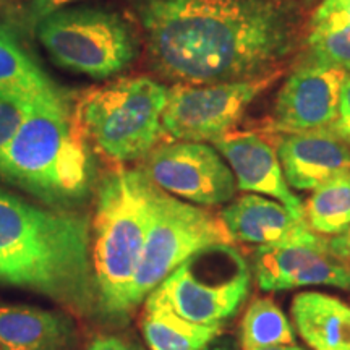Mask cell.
Segmentation results:
<instances>
[{"label": "cell", "mask_w": 350, "mask_h": 350, "mask_svg": "<svg viewBox=\"0 0 350 350\" xmlns=\"http://www.w3.org/2000/svg\"><path fill=\"white\" fill-rule=\"evenodd\" d=\"M234 243L221 216L175 198L157 187L150 230L126 292V314L196 252L213 245Z\"/></svg>", "instance_id": "obj_7"}, {"label": "cell", "mask_w": 350, "mask_h": 350, "mask_svg": "<svg viewBox=\"0 0 350 350\" xmlns=\"http://www.w3.org/2000/svg\"><path fill=\"white\" fill-rule=\"evenodd\" d=\"M292 317L305 342L314 350H347L350 306L319 292H304L294 299Z\"/></svg>", "instance_id": "obj_17"}, {"label": "cell", "mask_w": 350, "mask_h": 350, "mask_svg": "<svg viewBox=\"0 0 350 350\" xmlns=\"http://www.w3.org/2000/svg\"><path fill=\"white\" fill-rule=\"evenodd\" d=\"M34 33L59 67L94 80L119 75L139 51L129 21L104 8H65L44 18Z\"/></svg>", "instance_id": "obj_6"}, {"label": "cell", "mask_w": 350, "mask_h": 350, "mask_svg": "<svg viewBox=\"0 0 350 350\" xmlns=\"http://www.w3.org/2000/svg\"><path fill=\"white\" fill-rule=\"evenodd\" d=\"M222 221L234 242L268 247L310 229L305 219L295 217L279 201L261 195H243L222 209Z\"/></svg>", "instance_id": "obj_15"}, {"label": "cell", "mask_w": 350, "mask_h": 350, "mask_svg": "<svg viewBox=\"0 0 350 350\" xmlns=\"http://www.w3.org/2000/svg\"><path fill=\"white\" fill-rule=\"evenodd\" d=\"M305 221L319 235H340L350 226V170L314 188L305 206Z\"/></svg>", "instance_id": "obj_21"}, {"label": "cell", "mask_w": 350, "mask_h": 350, "mask_svg": "<svg viewBox=\"0 0 350 350\" xmlns=\"http://www.w3.org/2000/svg\"><path fill=\"white\" fill-rule=\"evenodd\" d=\"M347 350H350V332H349V340H347Z\"/></svg>", "instance_id": "obj_31"}, {"label": "cell", "mask_w": 350, "mask_h": 350, "mask_svg": "<svg viewBox=\"0 0 350 350\" xmlns=\"http://www.w3.org/2000/svg\"><path fill=\"white\" fill-rule=\"evenodd\" d=\"M86 350H139L137 345L129 340L119 338V336L100 334L88 344Z\"/></svg>", "instance_id": "obj_26"}, {"label": "cell", "mask_w": 350, "mask_h": 350, "mask_svg": "<svg viewBox=\"0 0 350 350\" xmlns=\"http://www.w3.org/2000/svg\"><path fill=\"white\" fill-rule=\"evenodd\" d=\"M57 90L16 38L0 29V96L33 104Z\"/></svg>", "instance_id": "obj_20"}, {"label": "cell", "mask_w": 350, "mask_h": 350, "mask_svg": "<svg viewBox=\"0 0 350 350\" xmlns=\"http://www.w3.org/2000/svg\"><path fill=\"white\" fill-rule=\"evenodd\" d=\"M275 75L211 85L175 83L167 90L164 135L177 142H217L243 119L248 106L274 81Z\"/></svg>", "instance_id": "obj_9"}, {"label": "cell", "mask_w": 350, "mask_h": 350, "mask_svg": "<svg viewBox=\"0 0 350 350\" xmlns=\"http://www.w3.org/2000/svg\"><path fill=\"white\" fill-rule=\"evenodd\" d=\"M331 126L350 144V75L344 78L342 88H340L338 117Z\"/></svg>", "instance_id": "obj_25"}, {"label": "cell", "mask_w": 350, "mask_h": 350, "mask_svg": "<svg viewBox=\"0 0 350 350\" xmlns=\"http://www.w3.org/2000/svg\"><path fill=\"white\" fill-rule=\"evenodd\" d=\"M256 350H301L295 345H275V347H265V349H256Z\"/></svg>", "instance_id": "obj_28"}, {"label": "cell", "mask_w": 350, "mask_h": 350, "mask_svg": "<svg viewBox=\"0 0 350 350\" xmlns=\"http://www.w3.org/2000/svg\"><path fill=\"white\" fill-rule=\"evenodd\" d=\"M142 331L150 350H206L221 332V325L188 321L167 306L146 299Z\"/></svg>", "instance_id": "obj_18"}, {"label": "cell", "mask_w": 350, "mask_h": 350, "mask_svg": "<svg viewBox=\"0 0 350 350\" xmlns=\"http://www.w3.org/2000/svg\"><path fill=\"white\" fill-rule=\"evenodd\" d=\"M329 243L332 247V250L336 253H339L340 256L347 258L350 260V226L349 229L340 235H334V237L329 239Z\"/></svg>", "instance_id": "obj_27"}, {"label": "cell", "mask_w": 350, "mask_h": 350, "mask_svg": "<svg viewBox=\"0 0 350 350\" xmlns=\"http://www.w3.org/2000/svg\"><path fill=\"white\" fill-rule=\"evenodd\" d=\"M305 2H312V0H305Z\"/></svg>", "instance_id": "obj_32"}, {"label": "cell", "mask_w": 350, "mask_h": 350, "mask_svg": "<svg viewBox=\"0 0 350 350\" xmlns=\"http://www.w3.org/2000/svg\"><path fill=\"white\" fill-rule=\"evenodd\" d=\"M252 273L234 245H213L182 262L146 299L198 325H222L247 299Z\"/></svg>", "instance_id": "obj_8"}, {"label": "cell", "mask_w": 350, "mask_h": 350, "mask_svg": "<svg viewBox=\"0 0 350 350\" xmlns=\"http://www.w3.org/2000/svg\"><path fill=\"white\" fill-rule=\"evenodd\" d=\"M340 3H342L345 13H347L349 18H350V0H340Z\"/></svg>", "instance_id": "obj_29"}, {"label": "cell", "mask_w": 350, "mask_h": 350, "mask_svg": "<svg viewBox=\"0 0 350 350\" xmlns=\"http://www.w3.org/2000/svg\"><path fill=\"white\" fill-rule=\"evenodd\" d=\"M142 170L165 193L200 206L229 203L239 190L229 164L206 143L175 142L157 146L144 157Z\"/></svg>", "instance_id": "obj_10"}, {"label": "cell", "mask_w": 350, "mask_h": 350, "mask_svg": "<svg viewBox=\"0 0 350 350\" xmlns=\"http://www.w3.org/2000/svg\"><path fill=\"white\" fill-rule=\"evenodd\" d=\"M242 350L294 344V331L286 314L273 300L258 299L248 305L240 325Z\"/></svg>", "instance_id": "obj_22"}, {"label": "cell", "mask_w": 350, "mask_h": 350, "mask_svg": "<svg viewBox=\"0 0 350 350\" xmlns=\"http://www.w3.org/2000/svg\"><path fill=\"white\" fill-rule=\"evenodd\" d=\"M345 77L342 70L305 60L288 75L275 98V130L297 133L331 126L338 117Z\"/></svg>", "instance_id": "obj_11"}, {"label": "cell", "mask_w": 350, "mask_h": 350, "mask_svg": "<svg viewBox=\"0 0 350 350\" xmlns=\"http://www.w3.org/2000/svg\"><path fill=\"white\" fill-rule=\"evenodd\" d=\"M206 350H208V349H206ZM213 350H229V349L224 347V345H217V347H216V349H213Z\"/></svg>", "instance_id": "obj_30"}, {"label": "cell", "mask_w": 350, "mask_h": 350, "mask_svg": "<svg viewBox=\"0 0 350 350\" xmlns=\"http://www.w3.org/2000/svg\"><path fill=\"white\" fill-rule=\"evenodd\" d=\"M306 60L336 67L350 75V18L340 0H323L306 34Z\"/></svg>", "instance_id": "obj_19"}, {"label": "cell", "mask_w": 350, "mask_h": 350, "mask_svg": "<svg viewBox=\"0 0 350 350\" xmlns=\"http://www.w3.org/2000/svg\"><path fill=\"white\" fill-rule=\"evenodd\" d=\"M0 284L46 295L81 317L99 312L90 216L0 191Z\"/></svg>", "instance_id": "obj_2"}, {"label": "cell", "mask_w": 350, "mask_h": 350, "mask_svg": "<svg viewBox=\"0 0 350 350\" xmlns=\"http://www.w3.org/2000/svg\"><path fill=\"white\" fill-rule=\"evenodd\" d=\"M157 187L142 169H116L100 178L91 221L98 308L126 318V292L142 258Z\"/></svg>", "instance_id": "obj_4"}, {"label": "cell", "mask_w": 350, "mask_h": 350, "mask_svg": "<svg viewBox=\"0 0 350 350\" xmlns=\"http://www.w3.org/2000/svg\"><path fill=\"white\" fill-rule=\"evenodd\" d=\"M0 350H78L75 323L39 306L0 304Z\"/></svg>", "instance_id": "obj_14"}, {"label": "cell", "mask_w": 350, "mask_h": 350, "mask_svg": "<svg viewBox=\"0 0 350 350\" xmlns=\"http://www.w3.org/2000/svg\"><path fill=\"white\" fill-rule=\"evenodd\" d=\"M137 13L151 67L175 83L274 75L299 38V12L284 0H142Z\"/></svg>", "instance_id": "obj_1"}, {"label": "cell", "mask_w": 350, "mask_h": 350, "mask_svg": "<svg viewBox=\"0 0 350 350\" xmlns=\"http://www.w3.org/2000/svg\"><path fill=\"white\" fill-rule=\"evenodd\" d=\"M29 106L31 104H25L20 100L0 96V150L5 146V143L18 129Z\"/></svg>", "instance_id": "obj_23"}, {"label": "cell", "mask_w": 350, "mask_h": 350, "mask_svg": "<svg viewBox=\"0 0 350 350\" xmlns=\"http://www.w3.org/2000/svg\"><path fill=\"white\" fill-rule=\"evenodd\" d=\"M329 250V239L312 229L284 242L258 247L253 256L258 286L265 292L295 288L297 279Z\"/></svg>", "instance_id": "obj_16"}, {"label": "cell", "mask_w": 350, "mask_h": 350, "mask_svg": "<svg viewBox=\"0 0 350 350\" xmlns=\"http://www.w3.org/2000/svg\"><path fill=\"white\" fill-rule=\"evenodd\" d=\"M167 86L148 77H126L86 91L75 116L86 142L113 164L146 157L164 135Z\"/></svg>", "instance_id": "obj_5"}, {"label": "cell", "mask_w": 350, "mask_h": 350, "mask_svg": "<svg viewBox=\"0 0 350 350\" xmlns=\"http://www.w3.org/2000/svg\"><path fill=\"white\" fill-rule=\"evenodd\" d=\"M75 2H80V0H29L23 12V26L34 31L44 18L55 12L65 10Z\"/></svg>", "instance_id": "obj_24"}, {"label": "cell", "mask_w": 350, "mask_h": 350, "mask_svg": "<svg viewBox=\"0 0 350 350\" xmlns=\"http://www.w3.org/2000/svg\"><path fill=\"white\" fill-rule=\"evenodd\" d=\"M278 157L287 185L295 190H314L350 170V144L332 126L286 133Z\"/></svg>", "instance_id": "obj_13"}, {"label": "cell", "mask_w": 350, "mask_h": 350, "mask_svg": "<svg viewBox=\"0 0 350 350\" xmlns=\"http://www.w3.org/2000/svg\"><path fill=\"white\" fill-rule=\"evenodd\" d=\"M0 178L52 208L72 209L91 185L88 142L60 90L34 100L0 150Z\"/></svg>", "instance_id": "obj_3"}, {"label": "cell", "mask_w": 350, "mask_h": 350, "mask_svg": "<svg viewBox=\"0 0 350 350\" xmlns=\"http://www.w3.org/2000/svg\"><path fill=\"white\" fill-rule=\"evenodd\" d=\"M214 148L234 172L239 190L268 195L295 217L305 219L304 203L287 185L278 152L260 135L230 131L214 142Z\"/></svg>", "instance_id": "obj_12"}]
</instances>
